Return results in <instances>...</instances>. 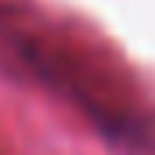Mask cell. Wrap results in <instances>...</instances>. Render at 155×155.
Listing matches in <instances>:
<instances>
[]
</instances>
